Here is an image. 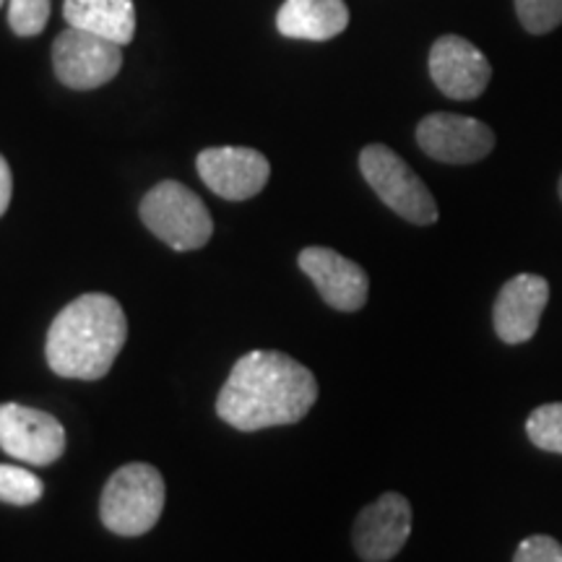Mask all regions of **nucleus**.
<instances>
[{
    "mask_svg": "<svg viewBox=\"0 0 562 562\" xmlns=\"http://www.w3.org/2000/svg\"><path fill=\"white\" fill-rule=\"evenodd\" d=\"M318 381L284 351H248L232 368L216 398V414L243 432L294 425L313 409Z\"/></svg>",
    "mask_w": 562,
    "mask_h": 562,
    "instance_id": "1",
    "label": "nucleus"
},
{
    "mask_svg": "<svg viewBox=\"0 0 562 562\" xmlns=\"http://www.w3.org/2000/svg\"><path fill=\"white\" fill-rule=\"evenodd\" d=\"M128 339V321L121 302L91 292L76 297L55 315L45 355L55 375L74 381H100Z\"/></svg>",
    "mask_w": 562,
    "mask_h": 562,
    "instance_id": "2",
    "label": "nucleus"
},
{
    "mask_svg": "<svg viewBox=\"0 0 562 562\" xmlns=\"http://www.w3.org/2000/svg\"><path fill=\"white\" fill-rule=\"evenodd\" d=\"M165 510V480L151 463H125L104 484L100 516L117 537H140L157 526Z\"/></svg>",
    "mask_w": 562,
    "mask_h": 562,
    "instance_id": "3",
    "label": "nucleus"
},
{
    "mask_svg": "<svg viewBox=\"0 0 562 562\" xmlns=\"http://www.w3.org/2000/svg\"><path fill=\"white\" fill-rule=\"evenodd\" d=\"M140 220L172 250H199L214 235V222L199 195L182 182L165 180L140 201Z\"/></svg>",
    "mask_w": 562,
    "mask_h": 562,
    "instance_id": "4",
    "label": "nucleus"
},
{
    "mask_svg": "<svg viewBox=\"0 0 562 562\" xmlns=\"http://www.w3.org/2000/svg\"><path fill=\"white\" fill-rule=\"evenodd\" d=\"M360 170L368 186L393 214L412 224H419V227L438 222V203H435L430 188L389 146H364L360 151Z\"/></svg>",
    "mask_w": 562,
    "mask_h": 562,
    "instance_id": "5",
    "label": "nucleus"
},
{
    "mask_svg": "<svg viewBox=\"0 0 562 562\" xmlns=\"http://www.w3.org/2000/svg\"><path fill=\"white\" fill-rule=\"evenodd\" d=\"M123 45L104 40L100 34L68 26L58 34L53 45V66L55 76L68 89L87 91L100 89L104 83L115 79L123 68Z\"/></svg>",
    "mask_w": 562,
    "mask_h": 562,
    "instance_id": "6",
    "label": "nucleus"
},
{
    "mask_svg": "<svg viewBox=\"0 0 562 562\" xmlns=\"http://www.w3.org/2000/svg\"><path fill=\"white\" fill-rule=\"evenodd\" d=\"M0 448L16 461L50 467L66 453V430L53 414L21 404H0Z\"/></svg>",
    "mask_w": 562,
    "mask_h": 562,
    "instance_id": "7",
    "label": "nucleus"
},
{
    "mask_svg": "<svg viewBox=\"0 0 562 562\" xmlns=\"http://www.w3.org/2000/svg\"><path fill=\"white\" fill-rule=\"evenodd\" d=\"M417 144L442 165H474L495 149V133L476 117L432 112L417 125Z\"/></svg>",
    "mask_w": 562,
    "mask_h": 562,
    "instance_id": "8",
    "label": "nucleus"
},
{
    "mask_svg": "<svg viewBox=\"0 0 562 562\" xmlns=\"http://www.w3.org/2000/svg\"><path fill=\"white\" fill-rule=\"evenodd\" d=\"M412 533V505L398 492H385L364 505L351 529V542L364 562H389L404 550Z\"/></svg>",
    "mask_w": 562,
    "mask_h": 562,
    "instance_id": "9",
    "label": "nucleus"
},
{
    "mask_svg": "<svg viewBox=\"0 0 562 562\" xmlns=\"http://www.w3.org/2000/svg\"><path fill=\"white\" fill-rule=\"evenodd\" d=\"M201 180L227 201H248L266 188L271 175L269 159L248 146H214L195 159Z\"/></svg>",
    "mask_w": 562,
    "mask_h": 562,
    "instance_id": "10",
    "label": "nucleus"
},
{
    "mask_svg": "<svg viewBox=\"0 0 562 562\" xmlns=\"http://www.w3.org/2000/svg\"><path fill=\"white\" fill-rule=\"evenodd\" d=\"M550 302V281L539 273H518L497 292L492 307V326L505 344H526L533 339Z\"/></svg>",
    "mask_w": 562,
    "mask_h": 562,
    "instance_id": "11",
    "label": "nucleus"
},
{
    "mask_svg": "<svg viewBox=\"0 0 562 562\" xmlns=\"http://www.w3.org/2000/svg\"><path fill=\"white\" fill-rule=\"evenodd\" d=\"M430 76L442 94L467 102L484 94L492 79V66L472 42L446 34L435 40L430 50Z\"/></svg>",
    "mask_w": 562,
    "mask_h": 562,
    "instance_id": "12",
    "label": "nucleus"
},
{
    "mask_svg": "<svg viewBox=\"0 0 562 562\" xmlns=\"http://www.w3.org/2000/svg\"><path fill=\"white\" fill-rule=\"evenodd\" d=\"M297 263L334 311L355 313L368 302V273L360 263L349 261L341 252L331 248H305L300 252Z\"/></svg>",
    "mask_w": 562,
    "mask_h": 562,
    "instance_id": "13",
    "label": "nucleus"
},
{
    "mask_svg": "<svg viewBox=\"0 0 562 562\" xmlns=\"http://www.w3.org/2000/svg\"><path fill=\"white\" fill-rule=\"evenodd\" d=\"M277 26L290 40L326 42L349 26V9L344 0H284Z\"/></svg>",
    "mask_w": 562,
    "mask_h": 562,
    "instance_id": "14",
    "label": "nucleus"
},
{
    "mask_svg": "<svg viewBox=\"0 0 562 562\" xmlns=\"http://www.w3.org/2000/svg\"><path fill=\"white\" fill-rule=\"evenodd\" d=\"M63 16L74 30L100 34L117 45H128L136 34L133 0H66Z\"/></svg>",
    "mask_w": 562,
    "mask_h": 562,
    "instance_id": "15",
    "label": "nucleus"
},
{
    "mask_svg": "<svg viewBox=\"0 0 562 562\" xmlns=\"http://www.w3.org/2000/svg\"><path fill=\"white\" fill-rule=\"evenodd\" d=\"M526 435L539 451L562 456V402L537 406L526 419Z\"/></svg>",
    "mask_w": 562,
    "mask_h": 562,
    "instance_id": "16",
    "label": "nucleus"
},
{
    "mask_svg": "<svg viewBox=\"0 0 562 562\" xmlns=\"http://www.w3.org/2000/svg\"><path fill=\"white\" fill-rule=\"evenodd\" d=\"M45 492V484L30 469L0 463V501L9 505H34Z\"/></svg>",
    "mask_w": 562,
    "mask_h": 562,
    "instance_id": "17",
    "label": "nucleus"
},
{
    "mask_svg": "<svg viewBox=\"0 0 562 562\" xmlns=\"http://www.w3.org/2000/svg\"><path fill=\"white\" fill-rule=\"evenodd\" d=\"M516 13L526 32L547 34L562 24V0H516Z\"/></svg>",
    "mask_w": 562,
    "mask_h": 562,
    "instance_id": "18",
    "label": "nucleus"
},
{
    "mask_svg": "<svg viewBox=\"0 0 562 562\" xmlns=\"http://www.w3.org/2000/svg\"><path fill=\"white\" fill-rule=\"evenodd\" d=\"M50 19V0H9V24L19 37H37Z\"/></svg>",
    "mask_w": 562,
    "mask_h": 562,
    "instance_id": "19",
    "label": "nucleus"
},
{
    "mask_svg": "<svg viewBox=\"0 0 562 562\" xmlns=\"http://www.w3.org/2000/svg\"><path fill=\"white\" fill-rule=\"evenodd\" d=\"M513 562H562V544L547 533H533L518 544Z\"/></svg>",
    "mask_w": 562,
    "mask_h": 562,
    "instance_id": "20",
    "label": "nucleus"
},
{
    "mask_svg": "<svg viewBox=\"0 0 562 562\" xmlns=\"http://www.w3.org/2000/svg\"><path fill=\"white\" fill-rule=\"evenodd\" d=\"M11 193H13L11 167H9V161L3 159V154H0V216H3L5 209H9Z\"/></svg>",
    "mask_w": 562,
    "mask_h": 562,
    "instance_id": "21",
    "label": "nucleus"
},
{
    "mask_svg": "<svg viewBox=\"0 0 562 562\" xmlns=\"http://www.w3.org/2000/svg\"><path fill=\"white\" fill-rule=\"evenodd\" d=\"M558 191H560V199H562V178H560V186H558Z\"/></svg>",
    "mask_w": 562,
    "mask_h": 562,
    "instance_id": "22",
    "label": "nucleus"
},
{
    "mask_svg": "<svg viewBox=\"0 0 562 562\" xmlns=\"http://www.w3.org/2000/svg\"><path fill=\"white\" fill-rule=\"evenodd\" d=\"M5 3V0H0V5H3Z\"/></svg>",
    "mask_w": 562,
    "mask_h": 562,
    "instance_id": "23",
    "label": "nucleus"
}]
</instances>
